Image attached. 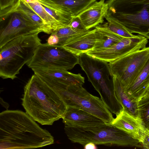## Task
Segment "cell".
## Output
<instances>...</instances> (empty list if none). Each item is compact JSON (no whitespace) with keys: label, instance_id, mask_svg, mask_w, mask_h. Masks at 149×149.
I'll use <instances>...</instances> for the list:
<instances>
[{"label":"cell","instance_id":"cell-32","mask_svg":"<svg viewBox=\"0 0 149 149\" xmlns=\"http://www.w3.org/2000/svg\"><path fill=\"white\" fill-rule=\"evenodd\" d=\"M149 96V88L147 91L146 93V94L144 95V96ZM143 96V97H144Z\"/></svg>","mask_w":149,"mask_h":149},{"label":"cell","instance_id":"cell-23","mask_svg":"<svg viewBox=\"0 0 149 149\" xmlns=\"http://www.w3.org/2000/svg\"><path fill=\"white\" fill-rule=\"evenodd\" d=\"M15 10L20 11L25 14L40 28L42 32L48 34H51L50 30L42 18L33 10L26 5L22 0H19L16 6L8 13Z\"/></svg>","mask_w":149,"mask_h":149},{"label":"cell","instance_id":"cell-2","mask_svg":"<svg viewBox=\"0 0 149 149\" xmlns=\"http://www.w3.org/2000/svg\"><path fill=\"white\" fill-rule=\"evenodd\" d=\"M22 100L26 112L42 125L62 118L67 108L58 91L34 74L24 87Z\"/></svg>","mask_w":149,"mask_h":149},{"label":"cell","instance_id":"cell-7","mask_svg":"<svg viewBox=\"0 0 149 149\" xmlns=\"http://www.w3.org/2000/svg\"><path fill=\"white\" fill-rule=\"evenodd\" d=\"M148 39L144 37L132 50L112 62L109 63L112 75L123 85L124 89L136 79L149 60Z\"/></svg>","mask_w":149,"mask_h":149},{"label":"cell","instance_id":"cell-22","mask_svg":"<svg viewBox=\"0 0 149 149\" xmlns=\"http://www.w3.org/2000/svg\"><path fill=\"white\" fill-rule=\"evenodd\" d=\"M38 1L46 11L58 22L65 26L68 25L73 17L49 0Z\"/></svg>","mask_w":149,"mask_h":149},{"label":"cell","instance_id":"cell-17","mask_svg":"<svg viewBox=\"0 0 149 149\" xmlns=\"http://www.w3.org/2000/svg\"><path fill=\"white\" fill-rule=\"evenodd\" d=\"M149 88V60L134 81L125 90L132 99L137 102Z\"/></svg>","mask_w":149,"mask_h":149},{"label":"cell","instance_id":"cell-28","mask_svg":"<svg viewBox=\"0 0 149 149\" xmlns=\"http://www.w3.org/2000/svg\"><path fill=\"white\" fill-rule=\"evenodd\" d=\"M68 25L75 29L82 30H86L81 20L77 16L72 17Z\"/></svg>","mask_w":149,"mask_h":149},{"label":"cell","instance_id":"cell-8","mask_svg":"<svg viewBox=\"0 0 149 149\" xmlns=\"http://www.w3.org/2000/svg\"><path fill=\"white\" fill-rule=\"evenodd\" d=\"M79 62V56L63 46L50 45L47 42L38 47L26 64L32 70L54 68L68 70L72 69Z\"/></svg>","mask_w":149,"mask_h":149},{"label":"cell","instance_id":"cell-12","mask_svg":"<svg viewBox=\"0 0 149 149\" xmlns=\"http://www.w3.org/2000/svg\"><path fill=\"white\" fill-rule=\"evenodd\" d=\"M79 57V64L95 88L102 79L112 75L108 63L94 58L86 53Z\"/></svg>","mask_w":149,"mask_h":149},{"label":"cell","instance_id":"cell-19","mask_svg":"<svg viewBox=\"0 0 149 149\" xmlns=\"http://www.w3.org/2000/svg\"><path fill=\"white\" fill-rule=\"evenodd\" d=\"M113 80L116 96L123 109L133 115L138 116L137 102L128 96L123 85L117 78L113 76Z\"/></svg>","mask_w":149,"mask_h":149},{"label":"cell","instance_id":"cell-27","mask_svg":"<svg viewBox=\"0 0 149 149\" xmlns=\"http://www.w3.org/2000/svg\"><path fill=\"white\" fill-rule=\"evenodd\" d=\"M19 0H0V17L10 12L17 4Z\"/></svg>","mask_w":149,"mask_h":149},{"label":"cell","instance_id":"cell-21","mask_svg":"<svg viewBox=\"0 0 149 149\" xmlns=\"http://www.w3.org/2000/svg\"><path fill=\"white\" fill-rule=\"evenodd\" d=\"M22 0L42 18L47 25L52 33L57 29L65 26L58 22L52 17L39 3L38 0Z\"/></svg>","mask_w":149,"mask_h":149},{"label":"cell","instance_id":"cell-14","mask_svg":"<svg viewBox=\"0 0 149 149\" xmlns=\"http://www.w3.org/2000/svg\"><path fill=\"white\" fill-rule=\"evenodd\" d=\"M62 119L65 126L69 127H86L106 124L102 119L88 112L68 106Z\"/></svg>","mask_w":149,"mask_h":149},{"label":"cell","instance_id":"cell-33","mask_svg":"<svg viewBox=\"0 0 149 149\" xmlns=\"http://www.w3.org/2000/svg\"></svg>","mask_w":149,"mask_h":149},{"label":"cell","instance_id":"cell-26","mask_svg":"<svg viewBox=\"0 0 149 149\" xmlns=\"http://www.w3.org/2000/svg\"><path fill=\"white\" fill-rule=\"evenodd\" d=\"M138 116L149 130V96H145L137 102Z\"/></svg>","mask_w":149,"mask_h":149},{"label":"cell","instance_id":"cell-24","mask_svg":"<svg viewBox=\"0 0 149 149\" xmlns=\"http://www.w3.org/2000/svg\"><path fill=\"white\" fill-rule=\"evenodd\" d=\"M107 22L105 23L106 26L111 31L124 38H135L139 34L135 35L130 33L122 25L114 20L105 17Z\"/></svg>","mask_w":149,"mask_h":149},{"label":"cell","instance_id":"cell-4","mask_svg":"<svg viewBox=\"0 0 149 149\" xmlns=\"http://www.w3.org/2000/svg\"><path fill=\"white\" fill-rule=\"evenodd\" d=\"M106 17L149 39V0H108Z\"/></svg>","mask_w":149,"mask_h":149},{"label":"cell","instance_id":"cell-13","mask_svg":"<svg viewBox=\"0 0 149 149\" xmlns=\"http://www.w3.org/2000/svg\"><path fill=\"white\" fill-rule=\"evenodd\" d=\"M144 36L139 34L135 38H123L109 48L101 51L92 50L86 54L108 63H111L125 54L135 47Z\"/></svg>","mask_w":149,"mask_h":149},{"label":"cell","instance_id":"cell-15","mask_svg":"<svg viewBox=\"0 0 149 149\" xmlns=\"http://www.w3.org/2000/svg\"><path fill=\"white\" fill-rule=\"evenodd\" d=\"M95 28L87 30L68 39L62 46L77 56L93 50L96 41Z\"/></svg>","mask_w":149,"mask_h":149},{"label":"cell","instance_id":"cell-10","mask_svg":"<svg viewBox=\"0 0 149 149\" xmlns=\"http://www.w3.org/2000/svg\"><path fill=\"white\" fill-rule=\"evenodd\" d=\"M116 116L112 125L125 132L141 143L149 134V130L138 116L133 115L123 109Z\"/></svg>","mask_w":149,"mask_h":149},{"label":"cell","instance_id":"cell-31","mask_svg":"<svg viewBox=\"0 0 149 149\" xmlns=\"http://www.w3.org/2000/svg\"><path fill=\"white\" fill-rule=\"evenodd\" d=\"M0 103L3 107H5L7 110H8L9 106V104L3 101L1 97L0 98Z\"/></svg>","mask_w":149,"mask_h":149},{"label":"cell","instance_id":"cell-5","mask_svg":"<svg viewBox=\"0 0 149 149\" xmlns=\"http://www.w3.org/2000/svg\"><path fill=\"white\" fill-rule=\"evenodd\" d=\"M64 129L68 138L72 142L83 146L92 142L96 145L109 146H141L138 141L112 125L105 124L86 127L65 126Z\"/></svg>","mask_w":149,"mask_h":149},{"label":"cell","instance_id":"cell-18","mask_svg":"<svg viewBox=\"0 0 149 149\" xmlns=\"http://www.w3.org/2000/svg\"><path fill=\"white\" fill-rule=\"evenodd\" d=\"M95 28L96 29V41L93 51H101L105 50L124 38L111 31L105 23L100 24Z\"/></svg>","mask_w":149,"mask_h":149},{"label":"cell","instance_id":"cell-29","mask_svg":"<svg viewBox=\"0 0 149 149\" xmlns=\"http://www.w3.org/2000/svg\"><path fill=\"white\" fill-rule=\"evenodd\" d=\"M141 144L143 148L149 149V134L146 136Z\"/></svg>","mask_w":149,"mask_h":149},{"label":"cell","instance_id":"cell-20","mask_svg":"<svg viewBox=\"0 0 149 149\" xmlns=\"http://www.w3.org/2000/svg\"><path fill=\"white\" fill-rule=\"evenodd\" d=\"M72 17L77 15L97 0H49Z\"/></svg>","mask_w":149,"mask_h":149},{"label":"cell","instance_id":"cell-6","mask_svg":"<svg viewBox=\"0 0 149 149\" xmlns=\"http://www.w3.org/2000/svg\"><path fill=\"white\" fill-rule=\"evenodd\" d=\"M54 88L67 106L86 111L102 119L106 124L112 125L114 119L112 113L101 98L91 94L82 86L62 84Z\"/></svg>","mask_w":149,"mask_h":149},{"label":"cell","instance_id":"cell-1","mask_svg":"<svg viewBox=\"0 0 149 149\" xmlns=\"http://www.w3.org/2000/svg\"><path fill=\"white\" fill-rule=\"evenodd\" d=\"M53 136L26 112L8 110L0 113V149H24L54 143Z\"/></svg>","mask_w":149,"mask_h":149},{"label":"cell","instance_id":"cell-3","mask_svg":"<svg viewBox=\"0 0 149 149\" xmlns=\"http://www.w3.org/2000/svg\"><path fill=\"white\" fill-rule=\"evenodd\" d=\"M38 33L21 36L0 48V76L14 79L20 70L32 58L42 43Z\"/></svg>","mask_w":149,"mask_h":149},{"label":"cell","instance_id":"cell-30","mask_svg":"<svg viewBox=\"0 0 149 149\" xmlns=\"http://www.w3.org/2000/svg\"><path fill=\"white\" fill-rule=\"evenodd\" d=\"M84 149H97L96 145L92 142L88 143L84 146Z\"/></svg>","mask_w":149,"mask_h":149},{"label":"cell","instance_id":"cell-16","mask_svg":"<svg viewBox=\"0 0 149 149\" xmlns=\"http://www.w3.org/2000/svg\"><path fill=\"white\" fill-rule=\"evenodd\" d=\"M105 0L96 1L77 15L86 30L95 27L103 23L109 7Z\"/></svg>","mask_w":149,"mask_h":149},{"label":"cell","instance_id":"cell-11","mask_svg":"<svg viewBox=\"0 0 149 149\" xmlns=\"http://www.w3.org/2000/svg\"><path fill=\"white\" fill-rule=\"evenodd\" d=\"M34 74L50 86L57 88L61 84L82 86L84 77L81 74H74L60 69L38 68L32 70Z\"/></svg>","mask_w":149,"mask_h":149},{"label":"cell","instance_id":"cell-25","mask_svg":"<svg viewBox=\"0 0 149 149\" xmlns=\"http://www.w3.org/2000/svg\"><path fill=\"white\" fill-rule=\"evenodd\" d=\"M87 30H79L74 29L69 25L57 29L52 33L55 34L58 39L57 46H62L69 38L77 34L83 32Z\"/></svg>","mask_w":149,"mask_h":149},{"label":"cell","instance_id":"cell-9","mask_svg":"<svg viewBox=\"0 0 149 149\" xmlns=\"http://www.w3.org/2000/svg\"><path fill=\"white\" fill-rule=\"evenodd\" d=\"M0 48L17 37L42 32L25 14L16 10L0 17Z\"/></svg>","mask_w":149,"mask_h":149}]
</instances>
